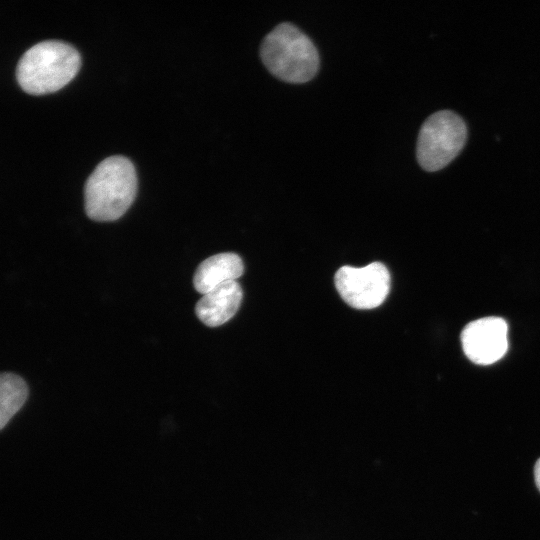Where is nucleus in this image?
<instances>
[{
	"instance_id": "8",
	"label": "nucleus",
	"mask_w": 540,
	"mask_h": 540,
	"mask_svg": "<svg viewBox=\"0 0 540 540\" xmlns=\"http://www.w3.org/2000/svg\"><path fill=\"white\" fill-rule=\"evenodd\" d=\"M244 272L242 259L235 253H220L204 260L196 269L193 284L205 294L217 286L236 281Z\"/></svg>"
},
{
	"instance_id": "2",
	"label": "nucleus",
	"mask_w": 540,
	"mask_h": 540,
	"mask_svg": "<svg viewBox=\"0 0 540 540\" xmlns=\"http://www.w3.org/2000/svg\"><path fill=\"white\" fill-rule=\"evenodd\" d=\"M81 66L79 52L70 44L47 40L30 47L20 58L16 78L31 95L56 92L67 85Z\"/></svg>"
},
{
	"instance_id": "5",
	"label": "nucleus",
	"mask_w": 540,
	"mask_h": 540,
	"mask_svg": "<svg viewBox=\"0 0 540 540\" xmlns=\"http://www.w3.org/2000/svg\"><path fill=\"white\" fill-rule=\"evenodd\" d=\"M334 282L342 299L356 309H373L381 305L390 290V273L380 262L362 268L341 267Z\"/></svg>"
},
{
	"instance_id": "1",
	"label": "nucleus",
	"mask_w": 540,
	"mask_h": 540,
	"mask_svg": "<svg viewBox=\"0 0 540 540\" xmlns=\"http://www.w3.org/2000/svg\"><path fill=\"white\" fill-rule=\"evenodd\" d=\"M137 175L131 161L111 156L101 161L86 181L85 211L95 221H114L133 203Z\"/></svg>"
},
{
	"instance_id": "9",
	"label": "nucleus",
	"mask_w": 540,
	"mask_h": 540,
	"mask_svg": "<svg viewBox=\"0 0 540 540\" xmlns=\"http://www.w3.org/2000/svg\"><path fill=\"white\" fill-rule=\"evenodd\" d=\"M28 391L22 377L13 373H0V431L22 408Z\"/></svg>"
},
{
	"instance_id": "10",
	"label": "nucleus",
	"mask_w": 540,
	"mask_h": 540,
	"mask_svg": "<svg viewBox=\"0 0 540 540\" xmlns=\"http://www.w3.org/2000/svg\"><path fill=\"white\" fill-rule=\"evenodd\" d=\"M534 480L536 487L540 492V458L536 461L534 465Z\"/></svg>"
},
{
	"instance_id": "3",
	"label": "nucleus",
	"mask_w": 540,
	"mask_h": 540,
	"mask_svg": "<svg viewBox=\"0 0 540 540\" xmlns=\"http://www.w3.org/2000/svg\"><path fill=\"white\" fill-rule=\"evenodd\" d=\"M261 60L276 78L293 84L310 81L319 70V53L312 40L294 24L277 25L263 39Z\"/></svg>"
},
{
	"instance_id": "4",
	"label": "nucleus",
	"mask_w": 540,
	"mask_h": 540,
	"mask_svg": "<svg viewBox=\"0 0 540 540\" xmlns=\"http://www.w3.org/2000/svg\"><path fill=\"white\" fill-rule=\"evenodd\" d=\"M467 138L463 119L450 110L429 116L420 128L416 156L419 165L434 172L448 165L461 151Z\"/></svg>"
},
{
	"instance_id": "7",
	"label": "nucleus",
	"mask_w": 540,
	"mask_h": 540,
	"mask_svg": "<svg viewBox=\"0 0 540 540\" xmlns=\"http://www.w3.org/2000/svg\"><path fill=\"white\" fill-rule=\"evenodd\" d=\"M242 297V288L237 281L221 284L203 294L196 304V315L209 327L220 326L236 314Z\"/></svg>"
},
{
	"instance_id": "6",
	"label": "nucleus",
	"mask_w": 540,
	"mask_h": 540,
	"mask_svg": "<svg viewBox=\"0 0 540 540\" xmlns=\"http://www.w3.org/2000/svg\"><path fill=\"white\" fill-rule=\"evenodd\" d=\"M465 355L478 365L500 360L508 350V325L500 317H484L467 324L461 333Z\"/></svg>"
}]
</instances>
